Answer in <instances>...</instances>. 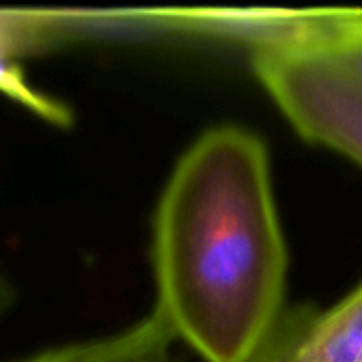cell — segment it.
<instances>
[{
  "label": "cell",
  "instance_id": "3",
  "mask_svg": "<svg viewBox=\"0 0 362 362\" xmlns=\"http://www.w3.org/2000/svg\"><path fill=\"white\" fill-rule=\"evenodd\" d=\"M64 42H68L64 11L0 8V93L55 125L70 123L68 106L34 89L19 70V62L25 55Z\"/></svg>",
  "mask_w": 362,
  "mask_h": 362
},
{
  "label": "cell",
  "instance_id": "1",
  "mask_svg": "<svg viewBox=\"0 0 362 362\" xmlns=\"http://www.w3.org/2000/svg\"><path fill=\"white\" fill-rule=\"evenodd\" d=\"M155 312L206 362H248L284 316L288 250L265 142L202 134L174 165L153 218Z\"/></svg>",
  "mask_w": 362,
  "mask_h": 362
},
{
  "label": "cell",
  "instance_id": "6",
  "mask_svg": "<svg viewBox=\"0 0 362 362\" xmlns=\"http://www.w3.org/2000/svg\"><path fill=\"white\" fill-rule=\"evenodd\" d=\"M274 42L322 47L346 62L362 78V11L282 13L280 32Z\"/></svg>",
  "mask_w": 362,
  "mask_h": 362
},
{
  "label": "cell",
  "instance_id": "7",
  "mask_svg": "<svg viewBox=\"0 0 362 362\" xmlns=\"http://www.w3.org/2000/svg\"><path fill=\"white\" fill-rule=\"evenodd\" d=\"M248 362H293V312L286 310L276 331Z\"/></svg>",
  "mask_w": 362,
  "mask_h": 362
},
{
  "label": "cell",
  "instance_id": "8",
  "mask_svg": "<svg viewBox=\"0 0 362 362\" xmlns=\"http://www.w3.org/2000/svg\"><path fill=\"white\" fill-rule=\"evenodd\" d=\"M15 303V291L13 284L8 282V278L0 272V320L6 316V312L13 308Z\"/></svg>",
  "mask_w": 362,
  "mask_h": 362
},
{
  "label": "cell",
  "instance_id": "4",
  "mask_svg": "<svg viewBox=\"0 0 362 362\" xmlns=\"http://www.w3.org/2000/svg\"><path fill=\"white\" fill-rule=\"evenodd\" d=\"M293 312V362H362V282L331 310Z\"/></svg>",
  "mask_w": 362,
  "mask_h": 362
},
{
  "label": "cell",
  "instance_id": "2",
  "mask_svg": "<svg viewBox=\"0 0 362 362\" xmlns=\"http://www.w3.org/2000/svg\"><path fill=\"white\" fill-rule=\"evenodd\" d=\"M250 66L291 125L362 165V78L335 53L305 42L250 49Z\"/></svg>",
  "mask_w": 362,
  "mask_h": 362
},
{
  "label": "cell",
  "instance_id": "5",
  "mask_svg": "<svg viewBox=\"0 0 362 362\" xmlns=\"http://www.w3.org/2000/svg\"><path fill=\"white\" fill-rule=\"evenodd\" d=\"M176 337L153 310L110 335L64 344L13 362H176Z\"/></svg>",
  "mask_w": 362,
  "mask_h": 362
}]
</instances>
